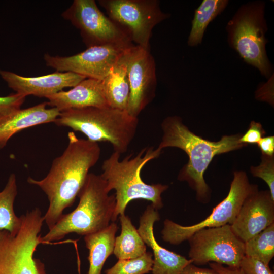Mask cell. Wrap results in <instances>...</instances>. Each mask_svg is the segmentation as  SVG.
Segmentation results:
<instances>
[{"label":"cell","instance_id":"cell-16","mask_svg":"<svg viewBox=\"0 0 274 274\" xmlns=\"http://www.w3.org/2000/svg\"><path fill=\"white\" fill-rule=\"evenodd\" d=\"M160 219L157 210L152 204L147 207L140 220L138 229L145 244L153 252L152 274H181L188 265L192 263L191 259L161 246L156 241L153 231L154 223Z\"/></svg>","mask_w":274,"mask_h":274},{"label":"cell","instance_id":"cell-7","mask_svg":"<svg viewBox=\"0 0 274 274\" xmlns=\"http://www.w3.org/2000/svg\"><path fill=\"white\" fill-rule=\"evenodd\" d=\"M21 217L17 233L0 230V274H46L44 264L34 257L37 247L43 244L41 211L36 208Z\"/></svg>","mask_w":274,"mask_h":274},{"label":"cell","instance_id":"cell-8","mask_svg":"<svg viewBox=\"0 0 274 274\" xmlns=\"http://www.w3.org/2000/svg\"><path fill=\"white\" fill-rule=\"evenodd\" d=\"M258 188L257 185L250 183L245 172H234L227 196L213 208L208 217L198 223L187 226L165 219L161 231L163 239L170 244L178 245L200 229L231 225L246 198Z\"/></svg>","mask_w":274,"mask_h":274},{"label":"cell","instance_id":"cell-6","mask_svg":"<svg viewBox=\"0 0 274 274\" xmlns=\"http://www.w3.org/2000/svg\"><path fill=\"white\" fill-rule=\"evenodd\" d=\"M265 8V3L261 1L242 5L227 22L226 30L229 46L268 79L273 73L266 50Z\"/></svg>","mask_w":274,"mask_h":274},{"label":"cell","instance_id":"cell-30","mask_svg":"<svg viewBox=\"0 0 274 274\" xmlns=\"http://www.w3.org/2000/svg\"><path fill=\"white\" fill-rule=\"evenodd\" d=\"M255 98L273 106V74L268 79L267 82L258 88L255 92Z\"/></svg>","mask_w":274,"mask_h":274},{"label":"cell","instance_id":"cell-17","mask_svg":"<svg viewBox=\"0 0 274 274\" xmlns=\"http://www.w3.org/2000/svg\"><path fill=\"white\" fill-rule=\"evenodd\" d=\"M47 105L60 112L94 107H110L102 80L86 78L68 91H60L46 97Z\"/></svg>","mask_w":274,"mask_h":274},{"label":"cell","instance_id":"cell-15","mask_svg":"<svg viewBox=\"0 0 274 274\" xmlns=\"http://www.w3.org/2000/svg\"><path fill=\"white\" fill-rule=\"evenodd\" d=\"M0 76L16 93L45 98L65 88L73 87L86 78L74 73L58 71L41 76L24 77L0 70Z\"/></svg>","mask_w":274,"mask_h":274},{"label":"cell","instance_id":"cell-2","mask_svg":"<svg viewBox=\"0 0 274 274\" xmlns=\"http://www.w3.org/2000/svg\"><path fill=\"white\" fill-rule=\"evenodd\" d=\"M161 128L163 135L157 148L162 150L175 147L187 154L188 161L180 171L178 179L187 182L196 192L199 202L208 203L211 190L204 179V172L216 155L246 146L239 141L242 134L224 135L218 141H211L190 131L178 116L165 118L161 123Z\"/></svg>","mask_w":274,"mask_h":274},{"label":"cell","instance_id":"cell-20","mask_svg":"<svg viewBox=\"0 0 274 274\" xmlns=\"http://www.w3.org/2000/svg\"><path fill=\"white\" fill-rule=\"evenodd\" d=\"M102 82L110 107L127 111L130 86L122 57Z\"/></svg>","mask_w":274,"mask_h":274},{"label":"cell","instance_id":"cell-29","mask_svg":"<svg viewBox=\"0 0 274 274\" xmlns=\"http://www.w3.org/2000/svg\"><path fill=\"white\" fill-rule=\"evenodd\" d=\"M265 134L266 132L260 123L252 121L248 129L244 134L242 135L239 141L246 145L257 144Z\"/></svg>","mask_w":274,"mask_h":274},{"label":"cell","instance_id":"cell-21","mask_svg":"<svg viewBox=\"0 0 274 274\" xmlns=\"http://www.w3.org/2000/svg\"><path fill=\"white\" fill-rule=\"evenodd\" d=\"M119 218L121 231L120 234L115 237L114 254L119 260L142 256L146 253V246L138 229L125 214L120 215Z\"/></svg>","mask_w":274,"mask_h":274},{"label":"cell","instance_id":"cell-18","mask_svg":"<svg viewBox=\"0 0 274 274\" xmlns=\"http://www.w3.org/2000/svg\"><path fill=\"white\" fill-rule=\"evenodd\" d=\"M47 102L20 109L0 120V149L19 131L32 126L54 122L60 112L56 108H47Z\"/></svg>","mask_w":274,"mask_h":274},{"label":"cell","instance_id":"cell-13","mask_svg":"<svg viewBox=\"0 0 274 274\" xmlns=\"http://www.w3.org/2000/svg\"><path fill=\"white\" fill-rule=\"evenodd\" d=\"M122 59L125 64L130 86L127 112L137 117L153 99L157 86L156 65L150 48L133 45Z\"/></svg>","mask_w":274,"mask_h":274},{"label":"cell","instance_id":"cell-32","mask_svg":"<svg viewBox=\"0 0 274 274\" xmlns=\"http://www.w3.org/2000/svg\"><path fill=\"white\" fill-rule=\"evenodd\" d=\"M209 264L211 268L216 271L219 274H244L239 267H225L223 265L214 262H210Z\"/></svg>","mask_w":274,"mask_h":274},{"label":"cell","instance_id":"cell-26","mask_svg":"<svg viewBox=\"0 0 274 274\" xmlns=\"http://www.w3.org/2000/svg\"><path fill=\"white\" fill-rule=\"evenodd\" d=\"M260 164L252 166L250 172L253 176L262 179L269 187V191L274 199V156L262 155Z\"/></svg>","mask_w":274,"mask_h":274},{"label":"cell","instance_id":"cell-1","mask_svg":"<svg viewBox=\"0 0 274 274\" xmlns=\"http://www.w3.org/2000/svg\"><path fill=\"white\" fill-rule=\"evenodd\" d=\"M68 143L62 154L54 159L47 176L41 180L28 177L27 182L39 187L49 204L44 220L49 230L72 206L82 187L89 169L98 161L101 149L98 143L68 133Z\"/></svg>","mask_w":274,"mask_h":274},{"label":"cell","instance_id":"cell-9","mask_svg":"<svg viewBox=\"0 0 274 274\" xmlns=\"http://www.w3.org/2000/svg\"><path fill=\"white\" fill-rule=\"evenodd\" d=\"M109 17L124 28L135 45L150 48L153 28L168 19L157 0H99Z\"/></svg>","mask_w":274,"mask_h":274},{"label":"cell","instance_id":"cell-19","mask_svg":"<svg viewBox=\"0 0 274 274\" xmlns=\"http://www.w3.org/2000/svg\"><path fill=\"white\" fill-rule=\"evenodd\" d=\"M117 225L112 222L98 232L84 236L89 250V267L88 274H101L107 258L113 253Z\"/></svg>","mask_w":274,"mask_h":274},{"label":"cell","instance_id":"cell-23","mask_svg":"<svg viewBox=\"0 0 274 274\" xmlns=\"http://www.w3.org/2000/svg\"><path fill=\"white\" fill-rule=\"evenodd\" d=\"M17 195L16 178L11 174L3 190L0 191V230L16 234L19 230L22 219L14 210V203Z\"/></svg>","mask_w":274,"mask_h":274},{"label":"cell","instance_id":"cell-12","mask_svg":"<svg viewBox=\"0 0 274 274\" xmlns=\"http://www.w3.org/2000/svg\"><path fill=\"white\" fill-rule=\"evenodd\" d=\"M131 42L108 44L88 47L85 50L69 56L44 55L46 65L60 72H72L102 80L110 73Z\"/></svg>","mask_w":274,"mask_h":274},{"label":"cell","instance_id":"cell-3","mask_svg":"<svg viewBox=\"0 0 274 274\" xmlns=\"http://www.w3.org/2000/svg\"><path fill=\"white\" fill-rule=\"evenodd\" d=\"M161 152L158 148H146L136 156L128 155L120 160L121 154L114 151L104 161L100 176L106 182L109 190L114 189L116 192L114 221L119 215L124 214L127 204L132 200L150 201L156 210L163 207L161 194L168 186L148 184L141 177L143 167L151 160L158 157Z\"/></svg>","mask_w":274,"mask_h":274},{"label":"cell","instance_id":"cell-33","mask_svg":"<svg viewBox=\"0 0 274 274\" xmlns=\"http://www.w3.org/2000/svg\"><path fill=\"white\" fill-rule=\"evenodd\" d=\"M181 274H219L212 268H203L196 266L191 263L186 266Z\"/></svg>","mask_w":274,"mask_h":274},{"label":"cell","instance_id":"cell-31","mask_svg":"<svg viewBox=\"0 0 274 274\" xmlns=\"http://www.w3.org/2000/svg\"><path fill=\"white\" fill-rule=\"evenodd\" d=\"M262 155L274 156V136H268L261 138L257 144Z\"/></svg>","mask_w":274,"mask_h":274},{"label":"cell","instance_id":"cell-11","mask_svg":"<svg viewBox=\"0 0 274 274\" xmlns=\"http://www.w3.org/2000/svg\"><path fill=\"white\" fill-rule=\"evenodd\" d=\"M61 15L80 30L87 48L108 44L132 43L127 31L106 16L94 0H74Z\"/></svg>","mask_w":274,"mask_h":274},{"label":"cell","instance_id":"cell-24","mask_svg":"<svg viewBox=\"0 0 274 274\" xmlns=\"http://www.w3.org/2000/svg\"><path fill=\"white\" fill-rule=\"evenodd\" d=\"M245 243V255L268 265L274 256V223Z\"/></svg>","mask_w":274,"mask_h":274},{"label":"cell","instance_id":"cell-25","mask_svg":"<svg viewBox=\"0 0 274 274\" xmlns=\"http://www.w3.org/2000/svg\"><path fill=\"white\" fill-rule=\"evenodd\" d=\"M153 263L152 253L146 252L135 258L119 259L105 274H146L151 271Z\"/></svg>","mask_w":274,"mask_h":274},{"label":"cell","instance_id":"cell-10","mask_svg":"<svg viewBox=\"0 0 274 274\" xmlns=\"http://www.w3.org/2000/svg\"><path fill=\"white\" fill-rule=\"evenodd\" d=\"M187 241L190 246L189 257L195 265L214 262L239 268L245 256V243L229 224L200 229Z\"/></svg>","mask_w":274,"mask_h":274},{"label":"cell","instance_id":"cell-27","mask_svg":"<svg viewBox=\"0 0 274 274\" xmlns=\"http://www.w3.org/2000/svg\"><path fill=\"white\" fill-rule=\"evenodd\" d=\"M25 97L16 93L0 96V120L21 109Z\"/></svg>","mask_w":274,"mask_h":274},{"label":"cell","instance_id":"cell-28","mask_svg":"<svg viewBox=\"0 0 274 274\" xmlns=\"http://www.w3.org/2000/svg\"><path fill=\"white\" fill-rule=\"evenodd\" d=\"M239 268L244 274H273L268 265L245 255L241 262Z\"/></svg>","mask_w":274,"mask_h":274},{"label":"cell","instance_id":"cell-5","mask_svg":"<svg viewBox=\"0 0 274 274\" xmlns=\"http://www.w3.org/2000/svg\"><path fill=\"white\" fill-rule=\"evenodd\" d=\"M54 123L83 133L90 141L109 142L114 152L121 154L132 141L139 120L127 111L89 107L60 112Z\"/></svg>","mask_w":274,"mask_h":274},{"label":"cell","instance_id":"cell-14","mask_svg":"<svg viewBox=\"0 0 274 274\" xmlns=\"http://www.w3.org/2000/svg\"><path fill=\"white\" fill-rule=\"evenodd\" d=\"M273 223L274 199L269 190L258 188L246 198L231 226L245 243Z\"/></svg>","mask_w":274,"mask_h":274},{"label":"cell","instance_id":"cell-4","mask_svg":"<svg viewBox=\"0 0 274 274\" xmlns=\"http://www.w3.org/2000/svg\"><path fill=\"white\" fill-rule=\"evenodd\" d=\"M105 180L100 175L89 173L80 190L79 203L72 212L63 214L43 237V243L60 240L75 233L85 236L101 231L114 222L115 194L109 195Z\"/></svg>","mask_w":274,"mask_h":274},{"label":"cell","instance_id":"cell-22","mask_svg":"<svg viewBox=\"0 0 274 274\" xmlns=\"http://www.w3.org/2000/svg\"><path fill=\"white\" fill-rule=\"evenodd\" d=\"M228 0H203L194 11L187 44L197 47L201 44L207 26L225 9Z\"/></svg>","mask_w":274,"mask_h":274}]
</instances>
